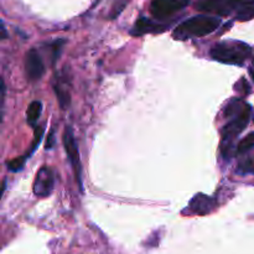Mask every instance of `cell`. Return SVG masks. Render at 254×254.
<instances>
[{
  "instance_id": "2e32d148",
  "label": "cell",
  "mask_w": 254,
  "mask_h": 254,
  "mask_svg": "<svg viewBox=\"0 0 254 254\" xmlns=\"http://www.w3.org/2000/svg\"><path fill=\"white\" fill-rule=\"evenodd\" d=\"M241 169H242V171H245V173L254 174V160H250L247 161V163L242 164V165H241Z\"/></svg>"
},
{
  "instance_id": "ba28073f",
  "label": "cell",
  "mask_w": 254,
  "mask_h": 254,
  "mask_svg": "<svg viewBox=\"0 0 254 254\" xmlns=\"http://www.w3.org/2000/svg\"><path fill=\"white\" fill-rule=\"evenodd\" d=\"M25 72L30 81L35 82L44 76L45 66L42 62L41 56L36 49H31L26 54L25 59Z\"/></svg>"
},
{
  "instance_id": "9c48e42d",
  "label": "cell",
  "mask_w": 254,
  "mask_h": 254,
  "mask_svg": "<svg viewBox=\"0 0 254 254\" xmlns=\"http://www.w3.org/2000/svg\"><path fill=\"white\" fill-rule=\"evenodd\" d=\"M213 207H215V201L202 193H197L189 205L191 212L196 213V215H206V213L211 212Z\"/></svg>"
},
{
  "instance_id": "277c9868",
  "label": "cell",
  "mask_w": 254,
  "mask_h": 254,
  "mask_svg": "<svg viewBox=\"0 0 254 254\" xmlns=\"http://www.w3.org/2000/svg\"><path fill=\"white\" fill-rule=\"evenodd\" d=\"M251 118V107L246 106L245 109L241 112L240 114H237L236 117H233L232 121L228 122L222 129V141H221V153L225 159L230 158L231 150L233 148V140H235L236 136L241 133L242 130H245V128L247 127L248 122Z\"/></svg>"
},
{
  "instance_id": "30bf717a",
  "label": "cell",
  "mask_w": 254,
  "mask_h": 254,
  "mask_svg": "<svg viewBox=\"0 0 254 254\" xmlns=\"http://www.w3.org/2000/svg\"><path fill=\"white\" fill-rule=\"evenodd\" d=\"M159 27H161L160 25L154 24L153 21L145 19V17H140V19L136 21L135 26H134V34L141 35V34H146V32L161 31L163 29H159Z\"/></svg>"
},
{
  "instance_id": "e0dca14e",
  "label": "cell",
  "mask_w": 254,
  "mask_h": 254,
  "mask_svg": "<svg viewBox=\"0 0 254 254\" xmlns=\"http://www.w3.org/2000/svg\"><path fill=\"white\" fill-rule=\"evenodd\" d=\"M54 141H55V135H54V130H51L50 133L49 138H47V143H46V149H51L54 146Z\"/></svg>"
},
{
  "instance_id": "4fadbf2b",
  "label": "cell",
  "mask_w": 254,
  "mask_h": 254,
  "mask_svg": "<svg viewBox=\"0 0 254 254\" xmlns=\"http://www.w3.org/2000/svg\"><path fill=\"white\" fill-rule=\"evenodd\" d=\"M254 148V131L253 133L248 134L246 138H243L242 140L238 143L237 145V154L242 155V154L248 153L250 150H252Z\"/></svg>"
},
{
  "instance_id": "6da1fadb",
  "label": "cell",
  "mask_w": 254,
  "mask_h": 254,
  "mask_svg": "<svg viewBox=\"0 0 254 254\" xmlns=\"http://www.w3.org/2000/svg\"><path fill=\"white\" fill-rule=\"evenodd\" d=\"M196 9L218 16L235 14L238 20H250L254 17V0H200Z\"/></svg>"
},
{
  "instance_id": "5b68a950",
  "label": "cell",
  "mask_w": 254,
  "mask_h": 254,
  "mask_svg": "<svg viewBox=\"0 0 254 254\" xmlns=\"http://www.w3.org/2000/svg\"><path fill=\"white\" fill-rule=\"evenodd\" d=\"M64 150H66L67 156H68V160L71 163L72 169H73V173L76 175L77 184L79 186V190L83 191V183H82V166H81V159H79V153L78 148H77L76 140H74L73 131L69 126H67L64 128Z\"/></svg>"
},
{
  "instance_id": "52a82bcc",
  "label": "cell",
  "mask_w": 254,
  "mask_h": 254,
  "mask_svg": "<svg viewBox=\"0 0 254 254\" xmlns=\"http://www.w3.org/2000/svg\"><path fill=\"white\" fill-rule=\"evenodd\" d=\"M55 178L54 173L50 168L44 166L37 171L36 179L34 183V193L39 197H47L54 190Z\"/></svg>"
},
{
  "instance_id": "ac0fdd59",
  "label": "cell",
  "mask_w": 254,
  "mask_h": 254,
  "mask_svg": "<svg viewBox=\"0 0 254 254\" xmlns=\"http://www.w3.org/2000/svg\"><path fill=\"white\" fill-rule=\"evenodd\" d=\"M250 73H251V76H252V78H253V81H254V56H253L252 67H251V69H250Z\"/></svg>"
},
{
  "instance_id": "9a60e30c",
  "label": "cell",
  "mask_w": 254,
  "mask_h": 254,
  "mask_svg": "<svg viewBox=\"0 0 254 254\" xmlns=\"http://www.w3.org/2000/svg\"><path fill=\"white\" fill-rule=\"evenodd\" d=\"M64 45V40H57L54 45H52V51H54V55H52V62L56 61L60 56V52H61L62 46Z\"/></svg>"
},
{
  "instance_id": "7c38bea8",
  "label": "cell",
  "mask_w": 254,
  "mask_h": 254,
  "mask_svg": "<svg viewBox=\"0 0 254 254\" xmlns=\"http://www.w3.org/2000/svg\"><path fill=\"white\" fill-rule=\"evenodd\" d=\"M55 92H56L57 99H59V104L61 106L62 109H66L68 104L71 103V97H69V92L67 91L62 83H55Z\"/></svg>"
},
{
  "instance_id": "8992f818",
  "label": "cell",
  "mask_w": 254,
  "mask_h": 254,
  "mask_svg": "<svg viewBox=\"0 0 254 254\" xmlns=\"http://www.w3.org/2000/svg\"><path fill=\"white\" fill-rule=\"evenodd\" d=\"M188 0H153L150 11L158 19H164L186 6Z\"/></svg>"
},
{
  "instance_id": "7a4b0ae2",
  "label": "cell",
  "mask_w": 254,
  "mask_h": 254,
  "mask_svg": "<svg viewBox=\"0 0 254 254\" xmlns=\"http://www.w3.org/2000/svg\"><path fill=\"white\" fill-rule=\"evenodd\" d=\"M252 54V49L250 45L236 40H226L213 45L210 55L215 61L222 62L228 64H241L247 61L248 57Z\"/></svg>"
},
{
  "instance_id": "3957f363",
  "label": "cell",
  "mask_w": 254,
  "mask_h": 254,
  "mask_svg": "<svg viewBox=\"0 0 254 254\" xmlns=\"http://www.w3.org/2000/svg\"><path fill=\"white\" fill-rule=\"evenodd\" d=\"M218 26H220V19L217 17L198 15V16H193L181 22L173 32V36L179 40L206 36L208 34H212L215 30H217Z\"/></svg>"
},
{
  "instance_id": "8fae6325",
  "label": "cell",
  "mask_w": 254,
  "mask_h": 254,
  "mask_svg": "<svg viewBox=\"0 0 254 254\" xmlns=\"http://www.w3.org/2000/svg\"><path fill=\"white\" fill-rule=\"evenodd\" d=\"M42 112V104L41 102L34 101L29 104L26 111V119L27 123L31 127H36L37 121H39L40 116H41Z\"/></svg>"
},
{
  "instance_id": "5bb4252c",
  "label": "cell",
  "mask_w": 254,
  "mask_h": 254,
  "mask_svg": "<svg viewBox=\"0 0 254 254\" xmlns=\"http://www.w3.org/2000/svg\"><path fill=\"white\" fill-rule=\"evenodd\" d=\"M27 158H29V156L24 155V156H20V158L12 159V160H10L9 163H7V168H9V170L11 171H20L22 168H24Z\"/></svg>"
}]
</instances>
